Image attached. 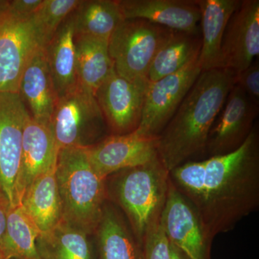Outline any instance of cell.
Returning <instances> with one entry per match:
<instances>
[{"mask_svg": "<svg viewBox=\"0 0 259 259\" xmlns=\"http://www.w3.org/2000/svg\"><path fill=\"white\" fill-rule=\"evenodd\" d=\"M56 168V165L35 179L20 201L22 209L40 235L52 231L63 221Z\"/></svg>", "mask_w": 259, "mask_h": 259, "instance_id": "obj_19", "label": "cell"}, {"mask_svg": "<svg viewBox=\"0 0 259 259\" xmlns=\"http://www.w3.org/2000/svg\"><path fill=\"white\" fill-rule=\"evenodd\" d=\"M18 94L29 115L42 123H50L59 97L51 77L44 48H39L24 69Z\"/></svg>", "mask_w": 259, "mask_h": 259, "instance_id": "obj_17", "label": "cell"}, {"mask_svg": "<svg viewBox=\"0 0 259 259\" xmlns=\"http://www.w3.org/2000/svg\"><path fill=\"white\" fill-rule=\"evenodd\" d=\"M201 47V34L172 31L151 63L148 74V81L153 82L180 71L198 59Z\"/></svg>", "mask_w": 259, "mask_h": 259, "instance_id": "obj_24", "label": "cell"}, {"mask_svg": "<svg viewBox=\"0 0 259 259\" xmlns=\"http://www.w3.org/2000/svg\"><path fill=\"white\" fill-rule=\"evenodd\" d=\"M9 207V202L5 198V196L0 192V241L6 227L7 217H8ZM0 259H2L1 255H0Z\"/></svg>", "mask_w": 259, "mask_h": 259, "instance_id": "obj_31", "label": "cell"}, {"mask_svg": "<svg viewBox=\"0 0 259 259\" xmlns=\"http://www.w3.org/2000/svg\"><path fill=\"white\" fill-rule=\"evenodd\" d=\"M144 259H171V245L160 224L143 242Z\"/></svg>", "mask_w": 259, "mask_h": 259, "instance_id": "obj_28", "label": "cell"}, {"mask_svg": "<svg viewBox=\"0 0 259 259\" xmlns=\"http://www.w3.org/2000/svg\"><path fill=\"white\" fill-rule=\"evenodd\" d=\"M29 117L18 93H0V192L10 207L19 205L17 186L23 128Z\"/></svg>", "mask_w": 259, "mask_h": 259, "instance_id": "obj_8", "label": "cell"}, {"mask_svg": "<svg viewBox=\"0 0 259 259\" xmlns=\"http://www.w3.org/2000/svg\"><path fill=\"white\" fill-rule=\"evenodd\" d=\"M221 51L223 69L235 75L247 69L258 57V0H242L227 25Z\"/></svg>", "mask_w": 259, "mask_h": 259, "instance_id": "obj_14", "label": "cell"}, {"mask_svg": "<svg viewBox=\"0 0 259 259\" xmlns=\"http://www.w3.org/2000/svg\"><path fill=\"white\" fill-rule=\"evenodd\" d=\"M39 48L32 17L20 18L6 8L0 16V93H18L24 69Z\"/></svg>", "mask_w": 259, "mask_h": 259, "instance_id": "obj_9", "label": "cell"}, {"mask_svg": "<svg viewBox=\"0 0 259 259\" xmlns=\"http://www.w3.org/2000/svg\"><path fill=\"white\" fill-rule=\"evenodd\" d=\"M59 148L50 124L29 117L23 128L21 161L17 186L19 204L33 181L56 166Z\"/></svg>", "mask_w": 259, "mask_h": 259, "instance_id": "obj_16", "label": "cell"}, {"mask_svg": "<svg viewBox=\"0 0 259 259\" xmlns=\"http://www.w3.org/2000/svg\"><path fill=\"white\" fill-rule=\"evenodd\" d=\"M158 138L148 137L137 131L110 135L85 148L89 161L104 180L117 172L144 164L158 156Z\"/></svg>", "mask_w": 259, "mask_h": 259, "instance_id": "obj_13", "label": "cell"}, {"mask_svg": "<svg viewBox=\"0 0 259 259\" xmlns=\"http://www.w3.org/2000/svg\"><path fill=\"white\" fill-rule=\"evenodd\" d=\"M172 31L143 19H124L108 40L116 72L131 82L147 84L151 63Z\"/></svg>", "mask_w": 259, "mask_h": 259, "instance_id": "obj_5", "label": "cell"}, {"mask_svg": "<svg viewBox=\"0 0 259 259\" xmlns=\"http://www.w3.org/2000/svg\"><path fill=\"white\" fill-rule=\"evenodd\" d=\"M111 176V175H110ZM106 186L112 197L125 212L139 243L160 224L170 188L169 172L158 156L140 166L113 174Z\"/></svg>", "mask_w": 259, "mask_h": 259, "instance_id": "obj_3", "label": "cell"}, {"mask_svg": "<svg viewBox=\"0 0 259 259\" xmlns=\"http://www.w3.org/2000/svg\"><path fill=\"white\" fill-rule=\"evenodd\" d=\"M42 2V0H12L8 2L7 10L20 18H31Z\"/></svg>", "mask_w": 259, "mask_h": 259, "instance_id": "obj_30", "label": "cell"}, {"mask_svg": "<svg viewBox=\"0 0 259 259\" xmlns=\"http://www.w3.org/2000/svg\"><path fill=\"white\" fill-rule=\"evenodd\" d=\"M173 187L195 209L212 242L259 207V131L236 151L189 161L169 172Z\"/></svg>", "mask_w": 259, "mask_h": 259, "instance_id": "obj_1", "label": "cell"}, {"mask_svg": "<svg viewBox=\"0 0 259 259\" xmlns=\"http://www.w3.org/2000/svg\"><path fill=\"white\" fill-rule=\"evenodd\" d=\"M49 124L59 150L90 147L110 136L95 95L79 85L59 98Z\"/></svg>", "mask_w": 259, "mask_h": 259, "instance_id": "obj_6", "label": "cell"}, {"mask_svg": "<svg viewBox=\"0 0 259 259\" xmlns=\"http://www.w3.org/2000/svg\"><path fill=\"white\" fill-rule=\"evenodd\" d=\"M124 19H143L173 30L200 35L197 0H117Z\"/></svg>", "mask_w": 259, "mask_h": 259, "instance_id": "obj_15", "label": "cell"}, {"mask_svg": "<svg viewBox=\"0 0 259 259\" xmlns=\"http://www.w3.org/2000/svg\"><path fill=\"white\" fill-rule=\"evenodd\" d=\"M95 232L97 259H144L142 245L111 204L105 203Z\"/></svg>", "mask_w": 259, "mask_h": 259, "instance_id": "obj_20", "label": "cell"}, {"mask_svg": "<svg viewBox=\"0 0 259 259\" xmlns=\"http://www.w3.org/2000/svg\"><path fill=\"white\" fill-rule=\"evenodd\" d=\"M170 245H171V259H187L176 247L174 246L171 243Z\"/></svg>", "mask_w": 259, "mask_h": 259, "instance_id": "obj_32", "label": "cell"}, {"mask_svg": "<svg viewBox=\"0 0 259 259\" xmlns=\"http://www.w3.org/2000/svg\"><path fill=\"white\" fill-rule=\"evenodd\" d=\"M56 174L63 221L88 235L94 233L106 203V180L95 171L81 147L59 150Z\"/></svg>", "mask_w": 259, "mask_h": 259, "instance_id": "obj_4", "label": "cell"}, {"mask_svg": "<svg viewBox=\"0 0 259 259\" xmlns=\"http://www.w3.org/2000/svg\"><path fill=\"white\" fill-rule=\"evenodd\" d=\"M36 247L41 259H97L88 233L64 221L40 235Z\"/></svg>", "mask_w": 259, "mask_h": 259, "instance_id": "obj_23", "label": "cell"}, {"mask_svg": "<svg viewBox=\"0 0 259 259\" xmlns=\"http://www.w3.org/2000/svg\"><path fill=\"white\" fill-rule=\"evenodd\" d=\"M80 3L81 0H42L32 16L42 48L49 44L61 24Z\"/></svg>", "mask_w": 259, "mask_h": 259, "instance_id": "obj_27", "label": "cell"}, {"mask_svg": "<svg viewBox=\"0 0 259 259\" xmlns=\"http://www.w3.org/2000/svg\"><path fill=\"white\" fill-rule=\"evenodd\" d=\"M241 3V0H197L201 12L199 62L202 72L223 69V35L229 19Z\"/></svg>", "mask_w": 259, "mask_h": 259, "instance_id": "obj_18", "label": "cell"}, {"mask_svg": "<svg viewBox=\"0 0 259 259\" xmlns=\"http://www.w3.org/2000/svg\"><path fill=\"white\" fill-rule=\"evenodd\" d=\"M147 84L131 82L112 69L95 91L97 103L110 135H124L139 127Z\"/></svg>", "mask_w": 259, "mask_h": 259, "instance_id": "obj_10", "label": "cell"}, {"mask_svg": "<svg viewBox=\"0 0 259 259\" xmlns=\"http://www.w3.org/2000/svg\"><path fill=\"white\" fill-rule=\"evenodd\" d=\"M235 83L246 93L257 106H259V64L258 59L247 69L235 75Z\"/></svg>", "mask_w": 259, "mask_h": 259, "instance_id": "obj_29", "label": "cell"}, {"mask_svg": "<svg viewBox=\"0 0 259 259\" xmlns=\"http://www.w3.org/2000/svg\"><path fill=\"white\" fill-rule=\"evenodd\" d=\"M235 84V74L203 71L158 137L157 153L167 171L206 155L209 131Z\"/></svg>", "mask_w": 259, "mask_h": 259, "instance_id": "obj_2", "label": "cell"}, {"mask_svg": "<svg viewBox=\"0 0 259 259\" xmlns=\"http://www.w3.org/2000/svg\"><path fill=\"white\" fill-rule=\"evenodd\" d=\"M78 85L95 94L113 69L108 40L74 35Z\"/></svg>", "mask_w": 259, "mask_h": 259, "instance_id": "obj_22", "label": "cell"}, {"mask_svg": "<svg viewBox=\"0 0 259 259\" xmlns=\"http://www.w3.org/2000/svg\"><path fill=\"white\" fill-rule=\"evenodd\" d=\"M73 17L75 35L107 40L124 20L117 0H81Z\"/></svg>", "mask_w": 259, "mask_h": 259, "instance_id": "obj_25", "label": "cell"}, {"mask_svg": "<svg viewBox=\"0 0 259 259\" xmlns=\"http://www.w3.org/2000/svg\"><path fill=\"white\" fill-rule=\"evenodd\" d=\"M8 2L4 1V0H0V16L6 10L7 6H8Z\"/></svg>", "mask_w": 259, "mask_h": 259, "instance_id": "obj_33", "label": "cell"}, {"mask_svg": "<svg viewBox=\"0 0 259 259\" xmlns=\"http://www.w3.org/2000/svg\"><path fill=\"white\" fill-rule=\"evenodd\" d=\"M258 114V106L235 83L209 131L207 157L228 154L238 149L254 127Z\"/></svg>", "mask_w": 259, "mask_h": 259, "instance_id": "obj_11", "label": "cell"}, {"mask_svg": "<svg viewBox=\"0 0 259 259\" xmlns=\"http://www.w3.org/2000/svg\"><path fill=\"white\" fill-rule=\"evenodd\" d=\"M160 226L169 243L186 258L210 259L212 242L206 236L195 209L171 182Z\"/></svg>", "mask_w": 259, "mask_h": 259, "instance_id": "obj_12", "label": "cell"}, {"mask_svg": "<svg viewBox=\"0 0 259 259\" xmlns=\"http://www.w3.org/2000/svg\"><path fill=\"white\" fill-rule=\"evenodd\" d=\"M58 97L77 86L73 13L69 15L44 48Z\"/></svg>", "mask_w": 259, "mask_h": 259, "instance_id": "obj_21", "label": "cell"}, {"mask_svg": "<svg viewBox=\"0 0 259 259\" xmlns=\"http://www.w3.org/2000/svg\"><path fill=\"white\" fill-rule=\"evenodd\" d=\"M201 73L198 58L175 74L149 82L141 122L136 130L138 133L148 137L158 138Z\"/></svg>", "mask_w": 259, "mask_h": 259, "instance_id": "obj_7", "label": "cell"}, {"mask_svg": "<svg viewBox=\"0 0 259 259\" xmlns=\"http://www.w3.org/2000/svg\"><path fill=\"white\" fill-rule=\"evenodd\" d=\"M40 231L21 206L9 207L6 227L0 241L2 259H41L37 252Z\"/></svg>", "mask_w": 259, "mask_h": 259, "instance_id": "obj_26", "label": "cell"}]
</instances>
